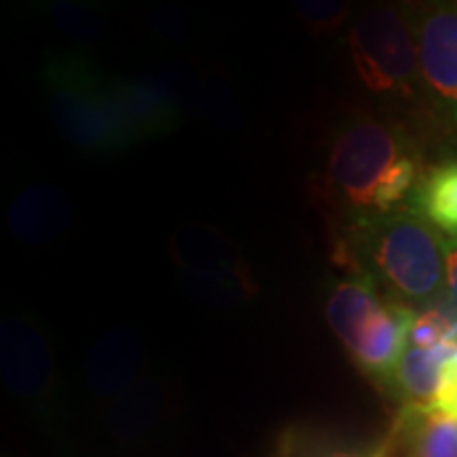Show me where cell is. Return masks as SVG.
<instances>
[{"label":"cell","instance_id":"6da1fadb","mask_svg":"<svg viewBox=\"0 0 457 457\" xmlns=\"http://www.w3.org/2000/svg\"><path fill=\"white\" fill-rule=\"evenodd\" d=\"M420 163L392 125L356 117L337 131L330 145L324 188L353 222L396 212L415 195Z\"/></svg>","mask_w":457,"mask_h":457},{"label":"cell","instance_id":"7a4b0ae2","mask_svg":"<svg viewBox=\"0 0 457 457\" xmlns=\"http://www.w3.org/2000/svg\"><path fill=\"white\" fill-rule=\"evenodd\" d=\"M347 259L360 276L386 286L400 303L428 305L443 295L445 242L411 205L377 219L353 222Z\"/></svg>","mask_w":457,"mask_h":457},{"label":"cell","instance_id":"3957f363","mask_svg":"<svg viewBox=\"0 0 457 457\" xmlns=\"http://www.w3.org/2000/svg\"><path fill=\"white\" fill-rule=\"evenodd\" d=\"M45 87L51 119L71 145L96 155L134 145L114 94V79L100 77L77 57H55L45 66Z\"/></svg>","mask_w":457,"mask_h":457},{"label":"cell","instance_id":"277c9868","mask_svg":"<svg viewBox=\"0 0 457 457\" xmlns=\"http://www.w3.org/2000/svg\"><path fill=\"white\" fill-rule=\"evenodd\" d=\"M352 64L373 94H403L415 89L420 74L415 24L392 4L362 11L350 30Z\"/></svg>","mask_w":457,"mask_h":457},{"label":"cell","instance_id":"5b68a950","mask_svg":"<svg viewBox=\"0 0 457 457\" xmlns=\"http://www.w3.org/2000/svg\"><path fill=\"white\" fill-rule=\"evenodd\" d=\"M0 367L15 394L37 398L54 381V358L43 328L21 313H4L0 320Z\"/></svg>","mask_w":457,"mask_h":457},{"label":"cell","instance_id":"8992f818","mask_svg":"<svg viewBox=\"0 0 457 457\" xmlns=\"http://www.w3.org/2000/svg\"><path fill=\"white\" fill-rule=\"evenodd\" d=\"M421 81L453 111L457 104V4L436 3L417 13Z\"/></svg>","mask_w":457,"mask_h":457},{"label":"cell","instance_id":"52a82bcc","mask_svg":"<svg viewBox=\"0 0 457 457\" xmlns=\"http://www.w3.org/2000/svg\"><path fill=\"white\" fill-rule=\"evenodd\" d=\"M74 225L71 197L54 182L26 187L7 212L11 237L28 248H47L62 242Z\"/></svg>","mask_w":457,"mask_h":457},{"label":"cell","instance_id":"ba28073f","mask_svg":"<svg viewBox=\"0 0 457 457\" xmlns=\"http://www.w3.org/2000/svg\"><path fill=\"white\" fill-rule=\"evenodd\" d=\"M413 320L415 312L409 305L396 299H386L384 307L375 313L367 330L350 350L356 367L381 384H390L400 358L407 352Z\"/></svg>","mask_w":457,"mask_h":457},{"label":"cell","instance_id":"9c48e42d","mask_svg":"<svg viewBox=\"0 0 457 457\" xmlns=\"http://www.w3.org/2000/svg\"><path fill=\"white\" fill-rule=\"evenodd\" d=\"M170 256L179 271L199 273H233L250 271L248 262L233 239L220 228L188 222L171 233Z\"/></svg>","mask_w":457,"mask_h":457},{"label":"cell","instance_id":"30bf717a","mask_svg":"<svg viewBox=\"0 0 457 457\" xmlns=\"http://www.w3.org/2000/svg\"><path fill=\"white\" fill-rule=\"evenodd\" d=\"M400 457H457V415L438 407H403L390 430Z\"/></svg>","mask_w":457,"mask_h":457},{"label":"cell","instance_id":"8fae6325","mask_svg":"<svg viewBox=\"0 0 457 457\" xmlns=\"http://www.w3.org/2000/svg\"><path fill=\"white\" fill-rule=\"evenodd\" d=\"M379 286L367 276L347 278L337 282L327 299L328 327L347 352L356 345L375 313L384 307Z\"/></svg>","mask_w":457,"mask_h":457},{"label":"cell","instance_id":"7c38bea8","mask_svg":"<svg viewBox=\"0 0 457 457\" xmlns=\"http://www.w3.org/2000/svg\"><path fill=\"white\" fill-rule=\"evenodd\" d=\"M455 350V343L436 350L407 347L387 386L396 390L404 407H436L443 392L445 369Z\"/></svg>","mask_w":457,"mask_h":457},{"label":"cell","instance_id":"4fadbf2b","mask_svg":"<svg viewBox=\"0 0 457 457\" xmlns=\"http://www.w3.org/2000/svg\"><path fill=\"white\" fill-rule=\"evenodd\" d=\"M142 358H145V345L136 330L128 327L108 330L91 350V384L102 392L119 390L138 373Z\"/></svg>","mask_w":457,"mask_h":457},{"label":"cell","instance_id":"5bb4252c","mask_svg":"<svg viewBox=\"0 0 457 457\" xmlns=\"http://www.w3.org/2000/svg\"><path fill=\"white\" fill-rule=\"evenodd\" d=\"M411 208L438 233L457 237V162H447L428 171L411 197Z\"/></svg>","mask_w":457,"mask_h":457},{"label":"cell","instance_id":"9a60e30c","mask_svg":"<svg viewBox=\"0 0 457 457\" xmlns=\"http://www.w3.org/2000/svg\"><path fill=\"white\" fill-rule=\"evenodd\" d=\"M182 293L204 305L205 310H236L259 295V284L250 271L199 273L179 271Z\"/></svg>","mask_w":457,"mask_h":457},{"label":"cell","instance_id":"2e32d148","mask_svg":"<svg viewBox=\"0 0 457 457\" xmlns=\"http://www.w3.org/2000/svg\"><path fill=\"white\" fill-rule=\"evenodd\" d=\"M47 15L55 30H60L72 43L87 45V47L104 41L108 32L104 15L91 4L55 3L47 9Z\"/></svg>","mask_w":457,"mask_h":457},{"label":"cell","instance_id":"e0dca14e","mask_svg":"<svg viewBox=\"0 0 457 457\" xmlns=\"http://www.w3.org/2000/svg\"><path fill=\"white\" fill-rule=\"evenodd\" d=\"M195 112L222 129H237L244 123L242 111L236 104L231 89L219 77H202L195 98Z\"/></svg>","mask_w":457,"mask_h":457},{"label":"cell","instance_id":"ac0fdd59","mask_svg":"<svg viewBox=\"0 0 457 457\" xmlns=\"http://www.w3.org/2000/svg\"><path fill=\"white\" fill-rule=\"evenodd\" d=\"M457 313H451L449 307H428L426 312L415 313L411 324L409 343L420 350H436V347L455 343Z\"/></svg>","mask_w":457,"mask_h":457},{"label":"cell","instance_id":"d6986e66","mask_svg":"<svg viewBox=\"0 0 457 457\" xmlns=\"http://www.w3.org/2000/svg\"><path fill=\"white\" fill-rule=\"evenodd\" d=\"M293 7L301 24L316 37H330L339 32L350 17V3L343 0H296Z\"/></svg>","mask_w":457,"mask_h":457},{"label":"cell","instance_id":"ffe728a7","mask_svg":"<svg viewBox=\"0 0 457 457\" xmlns=\"http://www.w3.org/2000/svg\"><path fill=\"white\" fill-rule=\"evenodd\" d=\"M282 457H396V447H394L392 434L375 447L352 449V447H337L328 443L303 441V438H290L284 445Z\"/></svg>","mask_w":457,"mask_h":457},{"label":"cell","instance_id":"44dd1931","mask_svg":"<svg viewBox=\"0 0 457 457\" xmlns=\"http://www.w3.org/2000/svg\"><path fill=\"white\" fill-rule=\"evenodd\" d=\"M151 30L155 32V37L162 43L179 45L188 37V32H191V24H188V20L180 13V11L162 9L153 15Z\"/></svg>","mask_w":457,"mask_h":457},{"label":"cell","instance_id":"7402d4cb","mask_svg":"<svg viewBox=\"0 0 457 457\" xmlns=\"http://www.w3.org/2000/svg\"><path fill=\"white\" fill-rule=\"evenodd\" d=\"M445 273H447V288L457 305V237L445 242Z\"/></svg>","mask_w":457,"mask_h":457},{"label":"cell","instance_id":"603a6c76","mask_svg":"<svg viewBox=\"0 0 457 457\" xmlns=\"http://www.w3.org/2000/svg\"><path fill=\"white\" fill-rule=\"evenodd\" d=\"M451 112H453V117H455V121H457V104H455V108Z\"/></svg>","mask_w":457,"mask_h":457}]
</instances>
